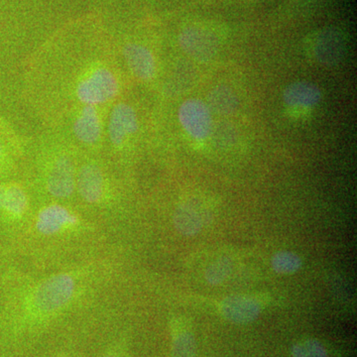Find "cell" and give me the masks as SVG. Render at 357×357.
I'll return each instance as SVG.
<instances>
[{
    "label": "cell",
    "mask_w": 357,
    "mask_h": 357,
    "mask_svg": "<svg viewBox=\"0 0 357 357\" xmlns=\"http://www.w3.org/2000/svg\"><path fill=\"white\" fill-rule=\"evenodd\" d=\"M121 91V83L114 70L105 66L91 68L76 84L77 100L83 105H105Z\"/></svg>",
    "instance_id": "cell-1"
},
{
    "label": "cell",
    "mask_w": 357,
    "mask_h": 357,
    "mask_svg": "<svg viewBox=\"0 0 357 357\" xmlns=\"http://www.w3.org/2000/svg\"><path fill=\"white\" fill-rule=\"evenodd\" d=\"M76 282L69 274L52 276L40 284L33 296L35 309L44 314L58 311L65 307L74 296Z\"/></svg>",
    "instance_id": "cell-2"
},
{
    "label": "cell",
    "mask_w": 357,
    "mask_h": 357,
    "mask_svg": "<svg viewBox=\"0 0 357 357\" xmlns=\"http://www.w3.org/2000/svg\"><path fill=\"white\" fill-rule=\"evenodd\" d=\"M213 112L204 100L190 98L181 103L178 109V121L184 132L195 141H206L213 131Z\"/></svg>",
    "instance_id": "cell-3"
},
{
    "label": "cell",
    "mask_w": 357,
    "mask_h": 357,
    "mask_svg": "<svg viewBox=\"0 0 357 357\" xmlns=\"http://www.w3.org/2000/svg\"><path fill=\"white\" fill-rule=\"evenodd\" d=\"M178 45L188 57L208 63L217 57L220 42L217 33L204 26L190 25L178 35Z\"/></svg>",
    "instance_id": "cell-4"
},
{
    "label": "cell",
    "mask_w": 357,
    "mask_h": 357,
    "mask_svg": "<svg viewBox=\"0 0 357 357\" xmlns=\"http://www.w3.org/2000/svg\"><path fill=\"white\" fill-rule=\"evenodd\" d=\"M139 128L136 110L130 105L119 102L115 105L109 119V137L115 147L123 146L130 136L137 132Z\"/></svg>",
    "instance_id": "cell-5"
},
{
    "label": "cell",
    "mask_w": 357,
    "mask_h": 357,
    "mask_svg": "<svg viewBox=\"0 0 357 357\" xmlns=\"http://www.w3.org/2000/svg\"><path fill=\"white\" fill-rule=\"evenodd\" d=\"M77 175L74 164L69 157L61 156L55 160L47 178V188L52 196L67 199L76 190Z\"/></svg>",
    "instance_id": "cell-6"
},
{
    "label": "cell",
    "mask_w": 357,
    "mask_h": 357,
    "mask_svg": "<svg viewBox=\"0 0 357 357\" xmlns=\"http://www.w3.org/2000/svg\"><path fill=\"white\" fill-rule=\"evenodd\" d=\"M261 305L257 300L248 296H230L220 304L223 318L236 325L252 323L261 314Z\"/></svg>",
    "instance_id": "cell-7"
},
{
    "label": "cell",
    "mask_w": 357,
    "mask_h": 357,
    "mask_svg": "<svg viewBox=\"0 0 357 357\" xmlns=\"http://www.w3.org/2000/svg\"><path fill=\"white\" fill-rule=\"evenodd\" d=\"M77 218L65 206L50 204L39 211L36 229L44 236H55L76 227Z\"/></svg>",
    "instance_id": "cell-8"
},
{
    "label": "cell",
    "mask_w": 357,
    "mask_h": 357,
    "mask_svg": "<svg viewBox=\"0 0 357 357\" xmlns=\"http://www.w3.org/2000/svg\"><path fill=\"white\" fill-rule=\"evenodd\" d=\"M123 57L128 63L129 70L136 79L142 82H150L157 73V62L153 52L145 45L129 43L124 47Z\"/></svg>",
    "instance_id": "cell-9"
},
{
    "label": "cell",
    "mask_w": 357,
    "mask_h": 357,
    "mask_svg": "<svg viewBox=\"0 0 357 357\" xmlns=\"http://www.w3.org/2000/svg\"><path fill=\"white\" fill-rule=\"evenodd\" d=\"M323 98L321 89L316 84L297 81L289 84L283 91L282 100L291 109L309 110L318 107Z\"/></svg>",
    "instance_id": "cell-10"
},
{
    "label": "cell",
    "mask_w": 357,
    "mask_h": 357,
    "mask_svg": "<svg viewBox=\"0 0 357 357\" xmlns=\"http://www.w3.org/2000/svg\"><path fill=\"white\" fill-rule=\"evenodd\" d=\"M312 53L317 62L325 67L337 66L345 54V42L335 30L321 32L314 43Z\"/></svg>",
    "instance_id": "cell-11"
},
{
    "label": "cell",
    "mask_w": 357,
    "mask_h": 357,
    "mask_svg": "<svg viewBox=\"0 0 357 357\" xmlns=\"http://www.w3.org/2000/svg\"><path fill=\"white\" fill-rule=\"evenodd\" d=\"M74 134L79 142L93 145L100 142L102 134V121L98 107L83 105L74 121Z\"/></svg>",
    "instance_id": "cell-12"
},
{
    "label": "cell",
    "mask_w": 357,
    "mask_h": 357,
    "mask_svg": "<svg viewBox=\"0 0 357 357\" xmlns=\"http://www.w3.org/2000/svg\"><path fill=\"white\" fill-rule=\"evenodd\" d=\"M76 188L82 198L89 204H98L105 195V177L100 167L86 164L77 175Z\"/></svg>",
    "instance_id": "cell-13"
},
{
    "label": "cell",
    "mask_w": 357,
    "mask_h": 357,
    "mask_svg": "<svg viewBox=\"0 0 357 357\" xmlns=\"http://www.w3.org/2000/svg\"><path fill=\"white\" fill-rule=\"evenodd\" d=\"M206 102L213 114L225 119L236 114L241 107V100L236 91L231 86L223 84L211 89Z\"/></svg>",
    "instance_id": "cell-14"
},
{
    "label": "cell",
    "mask_w": 357,
    "mask_h": 357,
    "mask_svg": "<svg viewBox=\"0 0 357 357\" xmlns=\"http://www.w3.org/2000/svg\"><path fill=\"white\" fill-rule=\"evenodd\" d=\"M174 227L178 234L184 236H195L204 227V217L199 206L187 202L176 208L173 215Z\"/></svg>",
    "instance_id": "cell-15"
},
{
    "label": "cell",
    "mask_w": 357,
    "mask_h": 357,
    "mask_svg": "<svg viewBox=\"0 0 357 357\" xmlns=\"http://www.w3.org/2000/svg\"><path fill=\"white\" fill-rule=\"evenodd\" d=\"M28 199L17 185H0V211L13 217H21L27 211Z\"/></svg>",
    "instance_id": "cell-16"
},
{
    "label": "cell",
    "mask_w": 357,
    "mask_h": 357,
    "mask_svg": "<svg viewBox=\"0 0 357 357\" xmlns=\"http://www.w3.org/2000/svg\"><path fill=\"white\" fill-rule=\"evenodd\" d=\"M303 266V260L292 251H279L271 258V267L276 273L292 275L297 273Z\"/></svg>",
    "instance_id": "cell-17"
},
{
    "label": "cell",
    "mask_w": 357,
    "mask_h": 357,
    "mask_svg": "<svg viewBox=\"0 0 357 357\" xmlns=\"http://www.w3.org/2000/svg\"><path fill=\"white\" fill-rule=\"evenodd\" d=\"M234 264L229 257H220L211 263L204 272V279L211 286H220L229 278Z\"/></svg>",
    "instance_id": "cell-18"
},
{
    "label": "cell",
    "mask_w": 357,
    "mask_h": 357,
    "mask_svg": "<svg viewBox=\"0 0 357 357\" xmlns=\"http://www.w3.org/2000/svg\"><path fill=\"white\" fill-rule=\"evenodd\" d=\"M173 357H197V344L194 335L188 330L178 331L173 337Z\"/></svg>",
    "instance_id": "cell-19"
},
{
    "label": "cell",
    "mask_w": 357,
    "mask_h": 357,
    "mask_svg": "<svg viewBox=\"0 0 357 357\" xmlns=\"http://www.w3.org/2000/svg\"><path fill=\"white\" fill-rule=\"evenodd\" d=\"M292 357H328L323 344L314 338L300 340L291 349Z\"/></svg>",
    "instance_id": "cell-20"
},
{
    "label": "cell",
    "mask_w": 357,
    "mask_h": 357,
    "mask_svg": "<svg viewBox=\"0 0 357 357\" xmlns=\"http://www.w3.org/2000/svg\"><path fill=\"white\" fill-rule=\"evenodd\" d=\"M238 136V131L236 126L229 121H222L218 124H213L211 137L220 146H229L236 143Z\"/></svg>",
    "instance_id": "cell-21"
},
{
    "label": "cell",
    "mask_w": 357,
    "mask_h": 357,
    "mask_svg": "<svg viewBox=\"0 0 357 357\" xmlns=\"http://www.w3.org/2000/svg\"><path fill=\"white\" fill-rule=\"evenodd\" d=\"M103 357H115V356H103Z\"/></svg>",
    "instance_id": "cell-22"
},
{
    "label": "cell",
    "mask_w": 357,
    "mask_h": 357,
    "mask_svg": "<svg viewBox=\"0 0 357 357\" xmlns=\"http://www.w3.org/2000/svg\"><path fill=\"white\" fill-rule=\"evenodd\" d=\"M0 156H1V148H0Z\"/></svg>",
    "instance_id": "cell-23"
}]
</instances>
